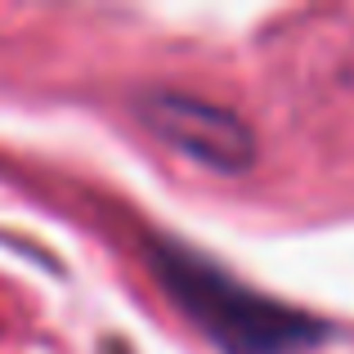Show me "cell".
Returning a JSON list of instances; mask_svg holds the SVG:
<instances>
[{"mask_svg": "<svg viewBox=\"0 0 354 354\" xmlns=\"http://www.w3.org/2000/svg\"><path fill=\"white\" fill-rule=\"evenodd\" d=\"M153 269L166 296L225 354H301L328 337L319 319L242 287L234 274H225L216 260L198 256L184 242H157Z\"/></svg>", "mask_w": 354, "mask_h": 354, "instance_id": "6da1fadb", "label": "cell"}, {"mask_svg": "<svg viewBox=\"0 0 354 354\" xmlns=\"http://www.w3.org/2000/svg\"><path fill=\"white\" fill-rule=\"evenodd\" d=\"M139 117L175 153L193 157V162L211 166V171L242 175L256 162V135H251V126L220 104L175 95V90H153V95L139 99Z\"/></svg>", "mask_w": 354, "mask_h": 354, "instance_id": "7a4b0ae2", "label": "cell"}]
</instances>
